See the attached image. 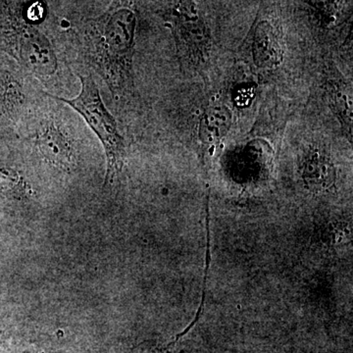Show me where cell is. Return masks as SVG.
Masks as SVG:
<instances>
[{
	"instance_id": "3957f363",
	"label": "cell",
	"mask_w": 353,
	"mask_h": 353,
	"mask_svg": "<svg viewBox=\"0 0 353 353\" xmlns=\"http://www.w3.org/2000/svg\"><path fill=\"white\" fill-rule=\"evenodd\" d=\"M30 139L37 153L50 166L71 172L78 165L80 152L77 141L62 118L55 114L44 117Z\"/></svg>"
},
{
	"instance_id": "30bf717a",
	"label": "cell",
	"mask_w": 353,
	"mask_h": 353,
	"mask_svg": "<svg viewBox=\"0 0 353 353\" xmlns=\"http://www.w3.org/2000/svg\"><path fill=\"white\" fill-rule=\"evenodd\" d=\"M27 192V185L17 171L0 166V194H17Z\"/></svg>"
},
{
	"instance_id": "5b68a950",
	"label": "cell",
	"mask_w": 353,
	"mask_h": 353,
	"mask_svg": "<svg viewBox=\"0 0 353 353\" xmlns=\"http://www.w3.org/2000/svg\"><path fill=\"white\" fill-rule=\"evenodd\" d=\"M301 174L305 187L318 194L329 192L336 183V172L334 162L320 148H311L304 155Z\"/></svg>"
},
{
	"instance_id": "6da1fadb",
	"label": "cell",
	"mask_w": 353,
	"mask_h": 353,
	"mask_svg": "<svg viewBox=\"0 0 353 353\" xmlns=\"http://www.w3.org/2000/svg\"><path fill=\"white\" fill-rule=\"evenodd\" d=\"M137 14L116 4L105 12L85 18L76 26L83 61L101 76L115 97L131 92Z\"/></svg>"
},
{
	"instance_id": "ba28073f",
	"label": "cell",
	"mask_w": 353,
	"mask_h": 353,
	"mask_svg": "<svg viewBox=\"0 0 353 353\" xmlns=\"http://www.w3.org/2000/svg\"><path fill=\"white\" fill-rule=\"evenodd\" d=\"M327 97L330 108L333 109L345 134L352 138V94L347 83L339 79H330L327 82Z\"/></svg>"
},
{
	"instance_id": "8fae6325",
	"label": "cell",
	"mask_w": 353,
	"mask_h": 353,
	"mask_svg": "<svg viewBox=\"0 0 353 353\" xmlns=\"http://www.w3.org/2000/svg\"><path fill=\"white\" fill-rule=\"evenodd\" d=\"M183 336V333L178 334L175 341L166 345L145 343V345H141V347H139L136 353H174L176 343Z\"/></svg>"
},
{
	"instance_id": "7a4b0ae2",
	"label": "cell",
	"mask_w": 353,
	"mask_h": 353,
	"mask_svg": "<svg viewBox=\"0 0 353 353\" xmlns=\"http://www.w3.org/2000/svg\"><path fill=\"white\" fill-rule=\"evenodd\" d=\"M82 90L75 99H63L46 94L48 97L68 104L82 116L88 127L94 132L103 146L106 157V174L104 185L113 183L124 166L126 145L121 136L117 122L102 101L99 87L90 76H81Z\"/></svg>"
},
{
	"instance_id": "8992f818",
	"label": "cell",
	"mask_w": 353,
	"mask_h": 353,
	"mask_svg": "<svg viewBox=\"0 0 353 353\" xmlns=\"http://www.w3.org/2000/svg\"><path fill=\"white\" fill-rule=\"evenodd\" d=\"M252 57L255 65L261 69L275 68L282 61L283 51L277 32L268 21H261L255 28Z\"/></svg>"
},
{
	"instance_id": "9c48e42d",
	"label": "cell",
	"mask_w": 353,
	"mask_h": 353,
	"mask_svg": "<svg viewBox=\"0 0 353 353\" xmlns=\"http://www.w3.org/2000/svg\"><path fill=\"white\" fill-rule=\"evenodd\" d=\"M26 104V94L19 81L0 72V118L14 119Z\"/></svg>"
},
{
	"instance_id": "277c9868",
	"label": "cell",
	"mask_w": 353,
	"mask_h": 353,
	"mask_svg": "<svg viewBox=\"0 0 353 353\" xmlns=\"http://www.w3.org/2000/svg\"><path fill=\"white\" fill-rule=\"evenodd\" d=\"M183 57L199 58L209 50L210 39L196 6L192 2H176L165 14Z\"/></svg>"
},
{
	"instance_id": "52a82bcc",
	"label": "cell",
	"mask_w": 353,
	"mask_h": 353,
	"mask_svg": "<svg viewBox=\"0 0 353 353\" xmlns=\"http://www.w3.org/2000/svg\"><path fill=\"white\" fill-rule=\"evenodd\" d=\"M233 124V114L223 102H212L202 114L199 136L206 146L217 145Z\"/></svg>"
}]
</instances>
